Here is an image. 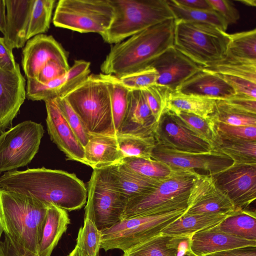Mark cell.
I'll return each instance as SVG.
<instances>
[{
	"label": "cell",
	"instance_id": "cell-27",
	"mask_svg": "<svg viewBox=\"0 0 256 256\" xmlns=\"http://www.w3.org/2000/svg\"><path fill=\"white\" fill-rule=\"evenodd\" d=\"M189 248L188 237L160 234L124 252L122 256H182Z\"/></svg>",
	"mask_w": 256,
	"mask_h": 256
},
{
	"label": "cell",
	"instance_id": "cell-1",
	"mask_svg": "<svg viewBox=\"0 0 256 256\" xmlns=\"http://www.w3.org/2000/svg\"><path fill=\"white\" fill-rule=\"evenodd\" d=\"M0 187L68 211L81 208L88 198L84 184L74 174L44 167L6 172Z\"/></svg>",
	"mask_w": 256,
	"mask_h": 256
},
{
	"label": "cell",
	"instance_id": "cell-44",
	"mask_svg": "<svg viewBox=\"0 0 256 256\" xmlns=\"http://www.w3.org/2000/svg\"><path fill=\"white\" fill-rule=\"evenodd\" d=\"M54 100L64 118L84 148L88 141L90 134L82 121L64 97L60 96Z\"/></svg>",
	"mask_w": 256,
	"mask_h": 256
},
{
	"label": "cell",
	"instance_id": "cell-16",
	"mask_svg": "<svg viewBox=\"0 0 256 256\" xmlns=\"http://www.w3.org/2000/svg\"><path fill=\"white\" fill-rule=\"evenodd\" d=\"M155 136L157 142L182 151L205 152L213 150L207 142L187 128L178 117L168 109L157 123Z\"/></svg>",
	"mask_w": 256,
	"mask_h": 256
},
{
	"label": "cell",
	"instance_id": "cell-20",
	"mask_svg": "<svg viewBox=\"0 0 256 256\" xmlns=\"http://www.w3.org/2000/svg\"><path fill=\"white\" fill-rule=\"evenodd\" d=\"M47 130L51 140L68 160L86 164L84 148L64 118L54 99L44 101Z\"/></svg>",
	"mask_w": 256,
	"mask_h": 256
},
{
	"label": "cell",
	"instance_id": "cell-41",
	"mask_svg": "<svg viewBox=\"0 0 256 256\" xmlns=\"http://www.w3.org/2000/svg\"><path fill=\"white\" fill-rule=\"evenodd\" d=\"M102 240V231L98 230L93 219L84 216L83 226L78 231L76 246L87 256H98Z\"/></svg>",
	"mask_w": 256,
	"mask_h": 256
},
{
	"label": "cell",
	"instance_id": "cell-58",
	"mask_svg": "<svg viewBox=\"0 0 256 256\" xmlns=\"http://www.w3.org/2000/svg\"><path fill=\"white\" fill-rule=\"evenodd\" d=\"M182 256H198L192 252L190 249L188 250Z\"/></svg>",
	"mask_w": 256,
	"mask_h": 256
},
{
	"label": "cell",
	"instance_id": "cell-30",
	"mask_svg": "<svg viewBox=\"0 0 256 256\" xmlns=\"http://www.w3.org/2000/svg\"><path fill=\"white\" fill-rule=\"evenodd\" d=\"M216 100L176 90L170 92L166 109L173 112H184L207 119L213 114Z\"/></svg>",
	"mask_w": 256,
	"mask_h": 256
},
{
	"label": "cell",
	"instance_id": "cell-26",
	"mask_svg": "<svg viewBox=\"0 0 256 256\" xmlns=\"http://www.w3.org/2000/svg\"><path fill=\"white\" fill-rule=\"evenodd\" d=\"M84 152L86 164L93 169L119 163L123 158L116 136L90 134Z\"/></svg>",
	"mask_w": 256,
	"mask_h": 256
},
{
	"label": "cell",
	"instance_id": "cell-49",
	"mask_svg": "<svg viewBox=\"0 0 256 256\" xmlns=\"http://www.w3.org/2000/svg\"><path fill=\"white\" fill-rule=\"evenodd\" d=\"M70 68L56 60H50L40 70L36 80L40 83L46 84L65 74Z\"/></svg>",
	"mask_w": 256,
	"mask_h": 256
},
{
	"label": "cell",
	"instance_id": "cell-14",
	"mask_svg": "<svg viewBox=\"0 0 256 256\" xmlns=\"http://www.w3.org/2000/svg\"><path fill=\"white\" fill-rule=\"evenodd\" d=\"M235 210L227 196L217 186L214 176L198 173L190 188L185 214H222Z\"/></svg>",
	"mask_w": 256,
	"mask_h": 256
},
{
	"label": "cell",
	"instance_id": "cell-25",
	"mask_svg": "<svg viewBox=\"0 0 256 256\" xmlns=\"http://www.w3.org/2000/svg\"><path fill=\"white\" fill-rule=\"evenodd\" d=\"M176 91L216 100H227L235 94L232 88L216 74L202 68L184 82Z\"/></svg>",
	"mask_w": 256,
	"mask_h": 256
},
{
	"label": "cell",
	"instance_id": "cell-52",
	"mask_svg": "<svg viewBox=\"0 0 256 256\" xmlns=\"http://www.w3.org/2000/svg\"><path fill=\"white\" fill-rule=\"evenodd\" d=\"M224 100L240 110L256 114V100L234 95L228 99Z\"/></svg>",
	"mask_w": 256,
	"mask_h": 256
},
{
	"label": "cell",
	"instance_id": "cell-48",
	"mask_svg": "<svg viewBox=\"0 0 256 256\" xmlns=\"http://www.w3.org/2000/svg\"><path fill=\"white\" fill-rule=\"evenodd\" d=\"M212 9L218 12L228 25L236 24L240 18L238 10L232 1L228 0H208Z\"/></svg>",
	"mask_w": 256,
	"mask_h": 256
},
{
	"label": "cell",
	"instance_id": "cell-33",
	"mask_svg": "<svg viewBox=\"0 0 256 256\" xmlns=\"http://www.w3.org/2000/svg\"><path fill=\"white\" fill-rule=\"evenodd\" d=\"M100 74L106 82L109 91L114 128L116 134L128 111L130 90L124 86L116 76Z\"/></svg>",
	"mask_w": 256,
	"mask_h": 256
},
{
	"label": "cell",
	"instance_id": "cell-3",
	"mask_svg": "<svg viewBox=\"0 0 256 256\" xmlns=\"http://www.w3.org/2000/svg\"><path fill=\"white\" fill-rule=\"evenodd\" d=\"M48 206L0 188V220L5 234L25 249L38 254Z\"/></svg>",
	"mask_w": 256,
	"mask_h": 256
},
{
	"label": "cell",
	"instance_id": "cell-50",
	"mask_svg": "<svg viewBox=\"0 0 256 256\" xmlns=\"http://www.w3.org/2000/svg\"><path fill=\"white\" fill-rule=\"evenodd\" d=\"M0 256H40L16 244L6 234L0 242Z\"/></svg>",
	"mask_w": 256,
	"mask_h": 256
},
{
	"label": "cell",
	"instance_id": "cell-18",
	"mask_svg": "<svg viewBox=\"0 0 256 256\" xmlns=\"http://www.w3.org/2000/svg\"><path fill=\"white\" fill-rule=\"evenodd\" d=\"M150 66L158 73L156 84L168 87L171 92L202 68L174 46L156 58Z\"/></svg>",
	"mask_w": 256,
	"mask_h": 256
},
{
	"label": "cell",
	"instance_id": "cell-45",
	"mask_svg": "<svg viewBox=\"0 0 256 256\" xmlns=\"http://www.w3.org/2000/svg\"><path fill=\"white\" fill-rule=\"evenodd\" d=\"M158 73L152 66H148L136 72L119 78L122 84L130 90H142L156 84Z\"/></svg>",
	"mask_w": 256,
	"mask_h": 256
},
{
	"label": "cell",
	"instance_id": "cell-21",
	"mask_svg": "<svg viewBox=\"0 0 256 256\" xmlns=\"http://www.w3.org/2000/svg\"><path fill=\"white\" fill-rule=\"evenodd\" d=\"M157 123L141 90H130L128 111L116 136H155Z\"/></svg>",
	"mask_w": 256,
	"mask_h": 256
},
{
	"label": "cell",
	"instance_id": "cell-24",
	"mask_svg": "<svg viewBox=\"0 0 256 256\" xmlns=\"http://www.w3.org/2000/svg\"><path fill=\"white\" fill-rule=\"evenodd\" d=\"M245 246H256V241L225 233L219 229L218 224L194 234L190 242V249L198 256Z\"/></svg>",
	"mask_w": 256,
	"mask_h": 256
},
{
	"label": "cell",
	"instance_id": "cell-46",
	"mask_svg": "<svg viewBox=\"0 0 256 256\" xmlns=\"http://www.w3.org/2000/svg\"><path fill=\"white\" fill-rule=\"evenodd\" d=\"M220 139L256 141V126H235L214 122Z\"/></svg>",
	"mask_w": 256,
	"mask_h": 256
},
{
	"label": "cell",
	"instance_id": "cell-12",
	"mask_svg": "<svg viewBox=\"0 0 256 256\" xmlns=\"http://www.w3.org/2000/svg\"><path fill=\"white\" fill-rule=\"evenodd\" d=\"M151 158L163 162L171 168L202 170L215 175L229 168L232 160L216 150L205 152H194L174 149L156 142Z\"/></svg>",
	"mask_w": 256,
	"mask_h": 256
},
{
	"label": "cell",
	"instance_id": "cell-34",
	"mask_svg": "<svg viewBox=\"0 0 256 256\" xmlns=\"http://www.w3.org/2000/svg\"><path fill=\"white\" fill-rule=\"evenodd\" d=\"M174 113L178 117L184 126L207 142L212 150H216L218 147L221 139L216 129L215 124L211 118L206 119L184 112Z\"/></svg>",
	"mask_w": 256,
	"mask_h": 256
},
{
	"label": "cell",
	"instance_id": "cell-51",
	"mask_svg": "<svg viewBox=\"0 0 256 256\" xmlns=\"http://www.w3.org/2000/svg\"><path fill=\"white\" fill-rule=\"evenodd\" d=\"M19 66L15 61L12 50L6 46L3 37H0V69L14 72Z\"/></svg>",
	"mask_w": 256,
	"mask_h": 256
},
{
	"label": "cell",
	"instance_id": "cell-6",
	"mask_svg": "<svg viewBox=\"0 0 256 256\" xmlns=\"http://www.w3.org/2000/svg\"><path fill=\"white\" fill-rule=\"evenodd\" d=\"M114 11L109 28L100 34L116 44L164 20L174 18L167 0H111Z\"/></svg>",
	"mask_w": 256,
	"mask_h": 256
},
{
	"label": "cell",
	"instance_id": "cell-13",
	"mask_svg": "<svg viewBox=\"0 0 256 256\" xmlns=\"http://www.w3.org/2000/svg\"><path fill=\"white\" fill-rule=\"evenodd\" d=\"M235 210L245 209L256 198V164H233L212 176Z\"/></svg>",
	"mask_w": 256,
	"mask_h": 256
},
{
	"label": "cell",
	"instance_id": "cell-15",
	"mask_svg": "<svg viewBox=\"0 0 256 256\" xmlns=\"http://www.w3.org/2000/svg\"><path fill=\"white\" fill-rule=\"evenodd\" d=\"M51 60L70 68L65 50L52 36L38 34L26 42L22 52V66L27 79H36L42 68Z\"/></svg>",
	"mask_w": 256,
	"mask_h": 256
},
{
	"label": "cell",
	"instance_id": "cell-31",
	"mask_svg": "<svg viewBox=\"0 0 256 256\" xmlns=\"http://www.w3.org/2000/svg\"><path fill=\"white\" fill-rule=\"evenodd\" d=\"M218 226L226 234L247 240L256 241V212L246 209L236 210L228 215Z\"/></svg>",
	"mask_w": 256,
	"mask_h": 256
},
{
	"label": "cell",
	"instance_id": "cell-53",
	"mask_svg": "<svg viewBox=\"0 0 256 256\" xmlns=\"http://www.w3.org/2000/svg\"><path fill=\"white\" fill-rule=\"evenodd\" d=\"M206 256H256V246H245L218 252Z\"/></svg>",
	"mask_w": 256,
	"mask_h": 256
},
{
	"label": "cell",
	"instance_id": "cell-4",
	"mask_svg": "<svg viewBox=\"0 0 256 256\" xmlns=\"http://www.w3.org/2000/svg\"><path fill=\"white\" fill-rule=\"evenodd\" d=\"M62 96L90 135L116 136L109 91L100 74L88 75Z\"/></svg>",
	"mask_w": 256,
	"mask_h": 256
},
{
	"label": "cell",
	"instance_id": "cell-38",
	"mask_svg": "<svg viewBox=\"0 0 256 256\" xmlns=\"http://www.w3.org/2000/svg\"><path fill=\"white\" fill-rule=\"evenodd\" d=\"M210 118L214 122L235 126H256V114L240 110L224 100H216Z\"/></svg>",
	"mask_w": 256,
	"mask_h": 256
},
{
	"label": "cell",
	"instance_id": "cell-29",
	"mask_svg": "<svg viewBox=\"0 0 256 256\" xmlns=\"http://www.w3.org/2000/svg\"><path fill=\"white\" fill-rule=\"evenodd\" d=\"M228 215L222 214H183L164 228L161 234L172 236L190 237L204 229L214 226Z\"/></svg>",
	"mask_w": 256,
	"mask_h": 256
},
{
	"label": "cell",
	"instance_id": "cell-22",
	"mask_svg": "<svg viewBox=\"0 0 256 256\" xmlns=\"http://www.w3.org/2000/svg\"><path fill=\"white\" fill-rule=\"evenodd\" d=\"M35 0H5L6 26L4 39L11 50L24 46Z\"/></svg>",
	"mask_w": 256,
	"mask_h": 256
},
{
	"label": "cell",
	"instance_id": "cell-10",
	"mask_svg": "<svg viewBox=\"0 0 256 256\" xmlns=\"http://www.w3.org/2000/svg\"><path fill=\"white\" fill-rule=\"evenodd\" d=\"M43 126L26 120L0 134V174L30 164L38 151Z\"/></svg>",
	"mask_w": 256,
	"mask_h": 256
},
{
	"label": "cell",
	"instance_id": "cell-11",
	"mask_svg": "<svg viewBox=\"0 0 256 256\" xmlns=\"http://www.w3.org/2000/svg\"><path fill=\"white\" fill-rule=\"evenodd\" d=\"M87 190L84 216L92 218L98 230L122 220L128 200L110 185L101 168L93 169Z\"/></svg>",
	"mask_w": 256,
	"mask_h": 256
},
{
	"label": "cell",
	"instance_id": "cell-19",
	"mask_svg": "<svg viewBox=\"0 0 256 256\" xmlns=\"http://www.w3.org/2000/svg\"><path fill=\"white\" fill-rule=\"evenodd\" d=\"M26 80L20 66L14 72L0 69V134L10 128L26 98Z\"/></svg>",
	"mask_w": 256,
	"mask_h": 256
},
{
	"label": "cell",
	"instance_id": "cell-7",
	"mask_svg": "<svg viewBox=\"0 0 256 256\" xmlns=\"http://www.w3.org/2000/svg\"><path fill=\"white\" fill-rule=\"evenodd\" d=\"M194 170L176 168L152 191L127 201L122 219L186 209L190 190L198 174Z\"/></svg>",
	"mask_w": 256,
	"mask_h": 256
},
{
	"label": "cell",
	"instance_id": "cell-32",
	"mask_svg": "<svg viewBox=\"0 0 256 256\" xmlns=\"http://www.w3.org/2000/svg\"><path fill=\"white\" fill-rule=\"evenodd\" d=\"M226 60L256 62V29L229 34Z\"/></svg>",
	"mask_w": 256,
	"mask_h": 256
},
{
	"label": "cell",
	"instance_id": "cell-39",
	"mask_svg": "<svg viewBox=\"0 0 256 256\" xmlns=\"http://www.w3.org/2000/svg\"><path fill=\"white\" fill-rule=\"evenodd\" d=\"M116 137L123 158L137 157L152 159L151 154L157 142L155 136L142 137L116 135Z\"/></svg>",
	"mask_w": 256,
	"mask_h": 256
},
{
	"label": "cell",
	"instance_id": "cell-5",
	"mask_svg": "<svg viewBox=\"0 0 256 256\" xmlns=\"http://www.w3.org/2000/svg\"><path fill=\"white\" fill-rule=\"evenodd\" d=\"M229 34L206 23L174 20L173 46L202 68L225 58Z\"/></svg>",
	"mask_w": 256,
	"mask_h": 256
},
{
	"label": "cell",
	"instance_id": "cell-47",
	"mask_svg": "<svg viewBox=\"0 0 256 256\" xmlns=\"http://www.w3.org/2000/svg\"><path fill=\"white\" fill-rule=\"evenodd\" d=\"M216 74L232 88L234 95L256 100V83L239 77Z\"/></svg>",
	"mask_w": 256,
	"mask_h": 256
},
{
	"label": "cell",
	"instance_id": "cell-35",
	"mask_svg": "<svg viewBox=\"0 0 256 256\" xmlns=\"http://www.w3.org/2000/svg\"><path fill=\"white\" fill-rule=\"evenodd\" d=\"M120 162L133 172L158 180L169 177L177 168L152 159L137 157L124 158Z\"/></svg>",
	"mask_w": 256,
	"mask_h": 256
},
{
	"label": "cell",
	"instance_id": "cell-54",
	"mask_svg": "<svg viewBox=\"0 0 256 256\" xmlns=\"http://www.w3.org/2000/svg\"><path fill=\"white\" fill-rule=\"evenodd\" d=\"M177 4L187 8L199 10H214L208 0H174Z\"/></svg>",
	"mask_w": 256,
	"mask_h": 256
},
{
	"label": "cell",
	"instance_id": "cell-59",
	"mask_svg": "<svg viewBox=\"0 0 256 256\" xmlns=\"http://www.w3.org/2000/svg\"><path fill=\"white\" fill-rule=\"evenodd\" d=\"M4 232V229L3 228V226L1 223V222L0 220V238L1 237L2 233Z\"/></svg>",
	"mask_w": 256,
	"mask_h": 256
},
{
	"label": "cell",
	"instance_id": "cell-43",
	"mask_svg": "<svg viewBox=\"0 0 256 256\" xmlns=\"http://www.w3.org/2000/svg\"><path fill=\"white\" fill-rule=\"evenodd\" d=\"M152 113L158 122L167 108L171 91L166 86L154 84L141 90Z\"/></svg>",
	"mask_w": 256,
	"mask_h": 256
},
{
	"label": "cell",
	"instance_id": "cell-28",
	"mask_svg": "<svg viewBox=\"0 0 256 256\" xmlns=\"http://www.w3.org/2000/svg\"><path fill=\"white\" fill-rule=\"evenodd\" d=\"M70 223L66 210L52 204L48 206L38 250V256H51Z\"/></svg>",
	"mask_w": 256,
	"mask_h": 256
},
{
	"label": "cell",
	"instance_id": "cell-9",
	"mask_svg": "<svg viewBox=\"0 0 256 256\" xmlns=\"http://www.w3.org/2000/svg\"><path fill=\"white\" fill-rule=\"evenodd\" d=\"M114 16L111 0H60L52 22L56 27L80 33L104 32Z\"/></svg>",
	"mask_w": 256,
	"mask_h": 256
},
{
	"label": "cell",
	"instance_id": "cell-23",
	"mask_svg": "<svg viewBox=\"0 0 256 256\" xmlns=\"http://www.w3.org/2000/svg\"><path fill=\"white\" fill-rule=\"evenodd\" d=\"M101 168L108 182L128 200L152 191L161 181L133 172L120 162Z\"/></svg>",
	"mask_w": 256,
	"mask_h": 256
},
{
	"label": "cell",
	"instance_id": "cell-56",
	"mask_svg": "<svg viewBox=\"0 0 256 256\" xmlns=\"http://www.w3.org/2000/svg\"><path fill=\"white\" fill-rule=\"evenodd\" d=\"M68 256H87L80 248L75 246L74 248Z\"/></svg>",
	"mask_w": 256,
	"mask_h": 256
},
{
	"label": "cell",
	"instance_id": "cell-57",
	"mask_svg": "<svg viewBox=\"0 0 256 256\" xmlns=\"http://www.w3.org/2000/svg\"><path fill=\"white\" fill-rule=\"evenodd\" d=\"M237 1L248 6H256V1L255 0H239Z\"/></svg>",
	"mask_w": 256,
	"mask_h": 256
},
{
	"label": "cell",
	"instance_id": "cell-55",
	"mask_svg": "<svg viewBox=\"0 0 256 256\" xmlns=\"http://www.w3.org/2000/svg\"><path fill=\"white\" fill-rule=\"evenodd\" d=\"M5 0H0V32L4 34L6 26Z\"/></svg>",
	"mask_w": 256,
	"mask_h": 256
},
{
	"label": "cell",
	"instance_id": "cell-8",
	"mask_svg": "<svg viewBox=\"0 0 256 256\" xmlns=\"http://www.w3.org/2000/svg\"><path fill=\"white\" fill-rule=\"evenodd\" d=\"M186 209L138 216L123 219L102 231L100 248L124 252L161 234L162 230L184 214Z\"/></svg>",
	"mask_w": 256,
	"mask_h": 256
},
{
	"label": "cell",
	"instance_id": "cell-2",
	"mask_svg": "<svg viewBox=\"0 0 256 256\" xmlns=\"http://www.w3.org/2000/svg\"><path fill=\"white\" fill-rule=\"evenodd\" d=\"M174 19L150 26L114 44L100 66L102 74L118 78L146 68L173 46Z\"/></svg>",
	"mask_w": 256,
	"mask_h": 256
},
{
	"label": "cell",
	"instance_id": "cell-37",
	"mask_svg": "<svg viewBox=\"0 0 256 256\" xmlns=\"http://www.w3.org/2000/svg\"><path fill=\"white\" fill-rule=\"evenodd\" d=\"M216 150L228 156L234 163L256 164V141L221 139Z\"/></svg>",
	"mask_w": 256,
	"mask_h": 256
},
{
	"label": "cell",
	"instance_id": "cell-42",
	"mask_svg": "<svg viewBox=\"0 0 256 256\" xmlns=\"http://www.w3.org/2000/svg\"><path fill=\"white\" fill-rule=\"evenodd\" d=\"M202 68L213 73L239 77L256 83V62H242L223 60Z\"/></svg>",
	"mask_w": 256,
	"mask_h": 256
},
{
	"label": "cell",
	"instance_id": "cell-17",
	"mask_svg": "<svg viewBox=\"0 0 256 256\" xmlns=\"http://www.w3.org/2000/svg\"><path fill=\"white\" fill-rule=\"evenodd\" d=\"M89 62L76 60L67 72L46 84L36 79H27L26 98L32 101H45L64 96L90 74Z\"/></svg>",
	"mask_w": 256,
	"mask_h": 256
},
{
	"label": "cell",
	"instance_id": "cell-36",
	"mask_svg": "<svg viewBox=\"0 0 256 256\" xmlns=\"http://www.w3.org/2000/svg\"><path fill=\"white\" fill-rule=\"evenodd\" d=\"M174 20L197 22L213 25L226 32L228 26L223 18L214 10H194L182 6L174 0H167Z\"/></svg>",
	"mask_w": 256,
	"mask_h": 256
},
{
	"label": "cell",
	"instance_id": "cell-40",
	"mask_svg": "<svg viewBox=\"0 0 256 256\" xmlns=\"http://www.w3.org/2000/svg\"><path fill=\"white\" fill-rule=\"evenodd\" d=\"M55 0H35L27 34V40L46 32L50 27Z\"/></svg>",
	"mask_w": 256,
	"mask_h": 256
}]
</instances>
